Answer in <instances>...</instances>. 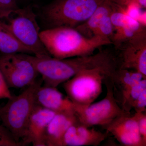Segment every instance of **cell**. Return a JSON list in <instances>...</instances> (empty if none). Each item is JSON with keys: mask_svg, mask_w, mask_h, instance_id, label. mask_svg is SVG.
I'll return each mask as SVG.
<instances>
[{"mask_svg": "<svg viewBox=\"0 0 146 146\" xmlns=\"http://www.w3.org/2000/svg\"><path fill=\"white\" fill-rule=\"evenodd\" d=\"M131 1L132 0H112V2L125 9L126 7L130 5Z\"/></svg>", "mask_w": 146, "mask_h": 146, "instance_id": "484cf974", "label": "cell"}, {"mask_svg": "<svg viewBox=\"0 0 146 146\" xmlns=\"http://www.w3.org/2000/svg\"><path fill=\"white\" fill-rule=\"evenodd\" d=\"M118 68L133 70L146 78V31L134 36L115 48Z\"/></svg>", "mask_w": 146, "mask_h": 146, "instance_id": "9c48e42d", "label": "cell"}, {"mask_svg": "<svg viewBox=\"0 0 146 146\" xmlns=\"http://www.w3.org/2000/svg\"><path fill=\"white\" fill-rule=\"evenodd\" d=\"M37 105L56 112L75 111V105L56 87L40 86L35 95Z\"/></svg>", "mask_w": 146, "mask_h": 146, "instance_id": "5bb4252c", "label": "cell"}, {"mask_svg": "<svg viewBox=\"0 0 146 146\" xmlns=\"http://www.w3.org/2000/svg\"><path fill=\"white\" fill-rule=\"evenodd\" d=\"M132 116L137 123L141 137L144 141L146 142V112H135L134 115Z\"/></svg>", "mask_w": 146, "mask_h": 146, "instance_id": "7402d4cb", "label": "cell"}, {"mask_svg": "<svg viewBox=\"0 0 146 146\" xmlns=\"http://www.w3.org/2000/svg\"><path fill=\"white\" fill-rule=\"evenodd\" d=\"M110 18L114 29L112 43L115 48L146 31L145 26L127 14L125 9L114 3Z\"/></svg>", "mask_w": 146, "mask_h": 146, "instance_id": "30bf717a", "label": "cell"}, {"mask_svg": "<svg viewBox=\"0 0 146 146\" xmlns=\"http://www.w3.org/2000/svg\"><path fill=\"white\" fill-rule=\"evenodd\" d=\"M94 128H90L79 121L71 125L63 137L62 146L100 145L109 135Z\"/></svg>", "mask_w": 146, "mask_h": 146, "instance_id": "4fadbf2b", "label": "cell"}, {"mask_svg": "<svg viewBox=\"0 0 146 146\" xmlns=\"http://www.w3.org/2000/svg\"><path fill=\"white\" fill-rule=\"evenodd\" d=\"M114 35V29L110 15L103 20L94 33V36H99L109 39L112 42Z\"/></svg>", "mask_w": 146, "mask_h": 146, "instance_id": "ffe728a7", "label": "cell"}, {"mask_svg": "<svg viewBox=\"0 0 146 146\" xmlns=\"http://www.w3.org/2000/svg\"><path fill=\"white\" fill-rule=\"evenodd\" d=\"M57 112L36 104L31 116L22 142L25 146H46L45 137L49 123Z\"/></svg>", "mask_w": 146, "mask_h": 146, "instance_id": "7c38bea8", "label": "cell"}, {"mask_svg": "<svg viewBox=\"0 0 146 146\" xmlns=\"http://www.w3.org/2000/svg\"><path fill=\"white\" fill-rule=\"evenodd\" d=\"M24 146L23 143L16 141L7 128L0 124V146Z\"/></svg>", "mask_w": 146, "mask_h": 146, "instance_id": "44dd1931", "label": "cell"}, {"mask_svg": "<svg viewBox=\"0 0 146 146\" xmlns=\"http://www.w3.org/2000/svg\"><path fill=\"white\" fill-rule=\"evenodd\" d=\"M112 73L101 69L84 70L64 82L63 88L73 103L89 105L101 94L105 79Z\"/></svg>", "mask_w": 146, "mask_h": 146, "instance_id": "8992f818", "label": "cell"}, {"mask_svg": "<svg viewBox=\"0 0 146 146\" xmlns=\"http://www.w3.org/2000/svg\"><path fill=\"white\" fill-rule=\"evenodd\" d=\"M104 128L121 145L146 146V142L140 134L136 120L130 115L119 116Z\"/></svg>", "mask_w": 146, "mask_h": 146, "instance_id": "8fae6325", "label": "cell"}, {"mask_svg": "<svg viewBox=\"0 0 146 146\" xmlns=\"http://www.w3.org/2000/svg\"><path fill=\"white\" fill-rule=\"evenodd\" d=\"M146 89V79H143L136 85L132 86L122 97L119 103V105L123 110L130 113L132 109V106L144 90Z\"/></svg>", "mask_w": 146, "mask_h": 146, "instance_id": "d6986e66", "label": "cell"}, {"mask_svg": "<svg viewBox=\"0 0 146 146\" xmlns=\"http://www.w3.org/2000/svg\"><path fill=\"white\" fill-rule=\"evenodd\" d=\"M107 89L104 98L88 106L75 105V111L79 121L88 127L94 125L104 126L119 116L130 115L119 105L113 94L112 82L109 77L104 80Z\"/></svg>", "mask_w": 146, "mask_h": 146, "instance_id": "52a82bcc", "label": "cell"}, {"mask_svg": "<svg viewBox=\"0 0 146 146\" xmlns=\"http://www.w3.org/2000/svg\"><path fill=\"white\" fill-rule=\"evenodd\" d=\"M18 8L17 0H0V18Z\"/></svg>", "mask_w": 146, "mask_h": 146, "instance_id": "603a6c76", "label": "cell"}, {"mask_svg": "<svg viewBox=\"0 0 146 146\" xmlns=\"http://www.w3.org/2000/svg\"><path fill=\"white\" fill-rule=\"evenodd\" d=\"M12 96L9 88L0 71V100L9 99Z\"/></svg>", "mask_w": 146, "mask_h": 146, "instance_id": "d4e9b609", "label": "cell"}, {"mask_svg": "<svg viewBox=\"0 0 146 146\" xmlns=\"http://www.w3.org/2000/svg\"><path fill=\"white\" fill-rule=\"evenodd\" d=\"M113 7L112 0H104L91 16L75 29L86 37H93L94 32L103 20L110 15Z\"/></svg>", "mask_w": 146, "mask_h": 146, "instance_id": "e0dca14e", "label": "cell"}, {"mask_svg": "<svg viewBox=\"0 0 146 146\" xmlns=\"http://www.w3.org/2000/svg\"><path fill=\"white\" fill-rule=\"evenodd\" d=\"M42 82V79L36 80L23 93L12 96L4 106L0 107V121L17 142L23 143L29 120L36 105V92Z\"/></svg>", "mask_w": 146, "mask_h": 146, "instance_id": "277c9868", "label": "cell"}, {"mask_svg": "<svg viewBox=\"0 0 146 146\" xmlns=\"http://www.w3.org/2000/svg\"><path fill=\"white\" fill-rule=\"evenodd\" d=\"M78 121L75 111L56 113L47 126L45 137L46 146H62L65 132L71 125Z\"/></svg>", "mask_w": 146, "mask_h": 146, "instance_id": "9a60e30c", "label": "cell"}, {"mask_svg": "<svg viewBox=\"0 0 146 146\" xmlns=\"http://www.w3.org/2000/svg\"><path fill=\"white\" fill-rule=\"evenodd\" d=\"M26 57L42 76L44 86L57 87L78 73L85 70H106L110 66L111 57L107 51L96 54L59 59L51 56L38 57L25 54Z\"/></svg>", "mask_w": 146, "mask_h": 146, "instance_id": "6da1fadb", "label": "cell"}, {"mask_svg": "<svg viewBox=\"0 0 146 146\" xmlns=\"http://www.w3.org/2000/svg\"><path fill=\"white\" fill-rule=\"evenodd\" d=\"M146 89L144 90L133 103L132 109L135 112H146Z\"/></svg>", "mask_w": 146, "mask_h": 146, "instance_id": "cb8c5ba5", "label": "cell"}, {"mask_svg": "<svg viewBox=\"0 0 146 146\" xmlns=\"http://www.w3.org/2000/svg\"><path fill=\"white\" fill-rule=\"evenodd\" d=\"M0 71L9 88H23L31 85L39 75L25 54H0Z\"/></svg>", "mask_w": 146, "mask_h": 146, "instance_id": "ba28073f", "label": "cell"}, {"mask_svg": "<svg viewBox=\"0 0 146 146\" xmlns=\"http://www.w3.org/2000/svg\"><path fill=\"white\" fill-rule=\"evenodd\" d=\"M115 99L119 104L122 97L133 86L145 78L141 73L133 70L117 68L109 76Z\"/></svg>", "mask_w": 146, "mask_h": 146, "instance_id": "2e32d148", "label": "cell"}, {"mask_svg": "<svg viewBox=\"0 0 146 146\" xmlns=\"http://www.w3.org/2000/svg\"><path fill=\"white\" fill-rule=\"evenodd\" d=\"M132 4L136 5L141 8H145L146 0H132L130 5Z\"/></svg>", "mask_w": 146, "mask_h": 146, "instance_id": "4316f807", "label": "cell"}, {"mask_svg": "<svg viewBox=\"0 0 146 146\" xmlns=\"http://www.w3.org/2000/svg\"><path fill=\"white\" fill-rule=\"evenodd\" d=\"M0 52L4 54H25L32 55L33 54L28 48L0 27Z\"/></svg>", "mask_w": 146, "mask_h": 146, "instance_id": "ac0fdd59", "label": "cell"}, {"mask_svg": "<svg viewBox=\"0 0 146 146\" xmlns=\"http://www.w3.org/2000/svg\"><path fill=\"white\" fill-rule=\"evenodd\" d=\"M0 27L38 57L50 55L40 37V27L30 6L11 11L0 18Z\"/></svg>", "mask_w": 146, "mask_h": 146, "instance_id": "3957f363", "label": "cell"}, {"mask_svg": "<svg viewBox=\"0 0 146 146\" xmlns=\"http://www.w3.org/2000/svg\"><path fill=\"white\" fill-rule=\"evenodd\" d=\"M103 1L53 0L43 8V18L48 28H75L85 22Z\"/></svg>", "mask_w": 146, "mask_h": 146, "instance_id": "5b68a950", "label": "cell"}, {"mask_svg": "<svg viewBox=\"0 0 146 146\" xmlns=\"http://www.w3.org/2000/svg\"><path fill=\"white\" fill-rule=\"evenodd\" d=\"M42 44L49 54L59 59L94 54L97 48L111 44L109 39L99 36H84L75 28H48L40 33Z\"/></svg>", "mask_w": 146, "mask_h": 146, "instance_id": "7a4b0ae2", "label": "cell"}]
</instances>
